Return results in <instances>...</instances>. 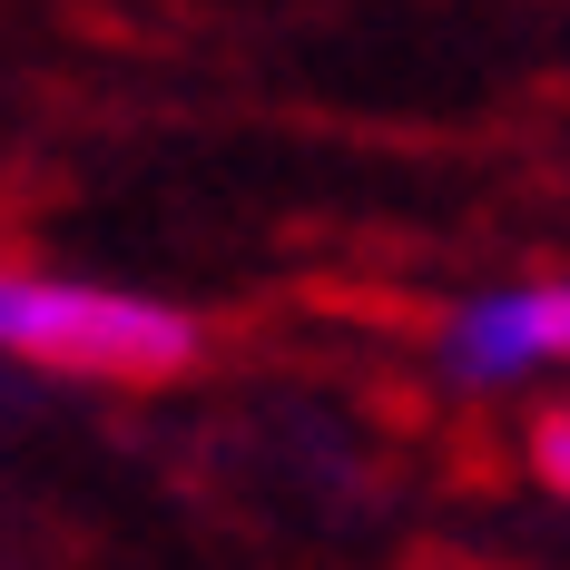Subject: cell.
Returning <instances> with one entry per match:
<instances>
[{"mask_svg": "<svg viewBox=\"0 0 570 570\" xmlns=\"http://www.w3.org/2000/svg\"><path fill=\"white\" fill-rule=\"evenodd\" d=\"M0 344L69 384H177L197 374V315L118 295V285H59V276H0Z\"/></svg>", "mask_w": 570, "mask_h": 570, "instance_id": "obj_1", "label": "cell"}, {"mask_svg": "<svg viewBox=\"0 0 570 570\" xmlns=\"http://www.w3.org/2000/svg\"><path fill=\"white\" fill-rule=\"evenodd\" d=\"M531 472L570 502V403H541V413H531Z\"/></svg>", "mask_w": 570, "mask_h": 570, "instance_id": "obj_2", "label": "cell"}, {"mask_svg": "<svg viewBox=\"0 0 570 570\" xmlns=\"http://www.w3.org/2000/svg\"><path fill=\"white\" fill-rule=\"evenodd\" d=\"M521 305H531V344H541V364L570 354V276L561 285H521Z\"/></svg>", "mask_w": 570, "mask_h": 570, "instance_id": "obj_3", "label": "cell"}]
</instances>
